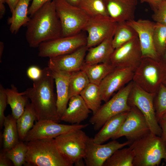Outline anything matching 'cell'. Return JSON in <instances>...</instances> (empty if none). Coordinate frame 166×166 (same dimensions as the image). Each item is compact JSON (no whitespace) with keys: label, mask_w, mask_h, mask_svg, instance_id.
Returning <instances> with one entry per match:
<instances>
[{"label":"cell","mask_w":166,"mask_h":166,"mask_svg":"<svg viewBox=\"0 0 166 166\" xmlns=\"http://www.w3.org/2000/svg\"><path fill=\"white\" fill-rule=\"evenodd\" d=\"M115 68L111 62L91 65L84 64L81 70L85 73L90 83L99 86L105 77Z\"/></svg>","instance_id":"obj_27"},{"label":"cell","mask_w":166,"mask_h":166,"mask_svg":"<svg viewBox=\"0 0 166 166\" xmlns=\"http://www.w3.org/2000/svg\"><path fill=\"white\" fill-rule=\"evenodd\" d=\"M128 111L119 113L108 120L93 138V141L101 144L112 139L120 128Z\"/></svg>","instance_id":"obj_23"},{"label":"cell","mask_w":166,"mask_h":166,"mask_svg":"<svg viewBox=\"0 0 166 166\" xmlns=\"http://www.w3.org/2000/svg\"><path fill=\"white\" fill-rule=\"evenodd\" d=\"M48 67L51 72L56 84L57 112L60 118L67 108L69 100V86L72 73L61 70L52 67Z\"/></svg>","instance_id":"obj_20"},{"label":"cell","mask_w":166,"mask_h":166,"mask_svg":"<svg viewBox=\"0 0 166 166\" xmlns=\"http://www.w3.org/2000/svg\"><path fill=\"white\" fill-rule=\"evenodd\" d=\"M135 70L131 68H116L99 85L102 101H108L113 94L132 80Z\"/></svg>","instance_id":"obj_17"},{"label":"cell","mask_w":166,"mask_h":166,"mask_svg":"<svg viewBox=\"0 0 166 166\" xmlns=\"http://www.w3.org/2000/svg\"><path fill=\"white\" fill-rule=\"evenodd\" d=\"M69 4L76 6H78L81 0H65Z\"/></svg>","instance_id":"obj_46"},{"label":"cell","mask_w":166,"mask_h":166,"mask_svg":"<svg viewBox=\"0 0 166 166\" xmlns=\"http://www.w3.org/2000/svg\"><path fill=\"white\" fill-rule=\"evenodd\" d=\"M14 165L12 161L6 156L5 152L2 151L0 155V166Z\"/></svg>","instance_id":"obj_41"},{"label":"cell","mask_w":166,"mask_h":166,"mask_svg":"<svg viewBox=\"0 0 166 166\" xmlns=\"http://www.w3.org/2000/svg\"><path fill=\"white\" fill-rule=\"evenodd\" d=\"M5 3V0H0V18L2 19L6 12V8L4 3Z\"/></svg>","instance_id":"obj_45"},{"label":"cell","mask_w":166,"mask_h":166,"mask_svg":"<svg viewBox=\"0 0 166 166\" xmlns=\"http://www.w3.org/2000/svg\"><path fill=\"white\" fill-rule=\"evenodd\" d=\"M133 85L131 81L119 90L108 101L101 105L98 111L90 118L89 121L95 131L100 130L106 122L119 113L129 111L131 107L128 103L129 94Z\"/></svg>","instance_id":"obj_8"},{"label":"cell","mask_w":166,"mask_h":166,"mask_svg":"<svg viewBox=\"0 0 166 166\" xmlns=\"http://www.w3.org/2000/svg\"><path fill=\"white\" fill-rule=\"evenodd\" d=\"M142 58V52L138 37L115 49L110 62L116 68H131L135 70Z\"/></svg>","instance_id":"obj_15"},{"label":"cell","mask_w":166,"mask_h":166,"mask_svg":"<svg viewBox=\"0 0 166 166\" xmlns=\"http://www.w3.org/2000/svg\"><path fill=\"white\" fill-rule=\"evenodd\" d=\"M3 126V151L5 152L14 147L19 141V139L17 120L12 114L6 117Z\"/></svg>","instance_id":"obj_26"},{"label":"cell","mask_w":166,"mask_h":166,"mask_svg":"<svg viewBox=\"0 0 166 166\" xmlns=\"http://www.w3.org/2000/svg\"><path fill=\"white\" fill-rule=\"evenodd\" d=\"M43 69L36 65H32L29 67L26 71L28 77L33 81L39 79L42 77Z\"/></svg>","instance_id":"obj_39"},{"label":"cell","mask_w":166,"mask_h":166,"mask_svg":"<svg viewBox=\"0 0 166 166\" xmlns=\"http://www.w3.org/2000/svg\"><path fill=\"white\" fill-rule=\"evenodd\" d=\"M152 15L155 22L166 25V0H164L159 5Z\"/></svg>","instance_id":"obj_37"},{"label":"cell","mask_w":166,"mask_h":166,"mask_svg":"<svg viewBox=\"0 0 166 166\" xmlns=\"http://www.w3.org/2000/svg\"><path fill=\"white\" fill-rule=\"evenodd\" d=\"M137 37L136 31L127 22L117 23L112 39L113 46L115 49Z\"/></svg>","instance_id":"obj_30"},{"label":"cell","mask_w":166,"mask_h":166,"mask_svg":"<svg viewBox=\"0 0 166 166\" xmlns=\"http://www.w3.org/2000/svg\"><path fill=\"white\" fill-rule=\"evenodd\" d=\"M156 116L158 122L166 113V86L162 83L160 85L154 99Z\"/></svg>","instance_id":"obj_36"},{"label":"cell","mask_w":166,"mask_h":166,"mask_svg":"<svg viewBox=\"0 0 166 166\" xmlns=\"http://www.w3.org/2000/svg\"><path fill=\"white\" fill-rule=\"evenodd\" d=\"M4 49V43L1 41L0 42V61L1 62V59L2 58V55L3 54V51Z\"/></svg>","instance_id":"obj_47"},{"label":"cell","mask_w":166,"mask_h":166,"mask_svg":"<svg viewBox=\"0 0 166 166\" xmlns=\"http://www.w3.org/2000/svg\"><path fill=\"white\" fill-rule=\"evenodd\" d=\"M30 17L25 33L30 47H38L43 42L61 37V26L53 0L44 4Z\"/></svg>","instance_id":"obj_1"},{"label":"cell","mask_w":166,"mask_h":166,"mask_svg":"<svg viewBox=\"0 0 166 166\" xmlns=\"http://www.w3.org/2000/svg\"><path fill=\"white\" fill-rule=\"evenodd\" d=\"M117 23L109 17H90L83 30L88 33L87 47L89 49L95 46L107 38H113Z\"/></svg>","instance_id":"obj_13"},{"label":"cell","mask_w":166,"mask_h":166,"mask_svg":"<svg viewBox=\"0 0 166 166\" xmlns=\"http://www.w3.org/2000/svg\"><path fill=\"white\" fill-rule=\"evenodd\" d=\"M32 0H20L8 18V23L12 34H15L22 26H26L30 17L28 16L29 5Z\"/></svg>","instance_id":"obj_24"},{"label":"cell","mask_w":166,"mask_h":166,"mask_svg":"<svg viewBox=\"0 0 166 166\" xmlns=\"http://www.w3.org/2000/svg\"><path fill=\"white\" fill-rule=\"evenodd\" d=\"M120 128L112 138L116 140L124 136L131 143L150 133L143 115L136 107L131 106Z\"/></svg>","instance_id":"obj_11"},{"label":"cell","mask_w":166,"mask_h":166,"mask_svg":"<svg viewBox=\"0 0 166 166\" xmlns=\"http://www.w3.org/2000/svg\"><path fill=\"white\" fill-rule=\"evenodd\" d=\"M113 38H107L97 45L89 48L84 64L91 65L110 62V58L115 49L112 44Z\"/></svg>","instance_id":"obj_22"},{"label":"cell","mask_w":166,"mask_h":166,"mask_svg":"<svg viewBox=\"0 0 166 166\" xmlns=\"http://www.w3.org/2000/svg\"><path fill=\"white\" fill-rule=\"evenodd\" d=\"M89 83L87 76L83 70H80L72 72L69 82V99L72 97L80 95Z\"/></svg>","instance_id":"obj_32"},{"label":"cell","mask_w":166,"mask_h":166,"mask_svg":"<svg viewBox=\"0 0 166 166\" xmlns=\"http://www.w3.org/2000/svg\"><path fill=\"white\" fill-rule=\"evenodd\" d=\"M78 7L90 17H109L103 0H81Z\"/></svg>","instance_id":"obj_33"},{"label":"cell","mask_w":166,"mask_h":166,"mask_svg":"<svg viewBox=\"0 0 166 166\" xmlns=\"http://www.w3.org/2000/svg\"><path fill=\"white\" fill-rule=\"evenodd\" d=\"M131 144L128 141L120 143L113 140L105 144L95 143L93 138H89L84 160L87 166H103L105 162L118 149Z\"/></svg>","instance_id":"obj_14"},{"label":"cell","mask_w":166,"mask_h":166,"mask_svg":"<svg viewBox=\"0 0 166 166\" xmlns=\"http://www.w3.org/2000/svg\"><path fill=\"white\" fill-rule=\"evenodd\" d=\"M89 108L94 114L101 106L102 101L98 85L89 83L80 93Z\"/></svg>","instance_id":"obj_29"},{"label":"cell","mask_w":166,"mask_h":166,"mask_svg":"<svg viewBox=\"0 0 166 166\" xmlns=\"http://www.w3.org/2000/svg\"><path fill=\"white\" fill-rule=\"evenodd\" d=\"M53 0H32L28 9V14L31 16L34 13L46 3Z\"/></svg>","instance_id":"obj_40"},{"label":"cell","mask_w":166,"mask_h":166,"mask_svg":"<svg viewBox=\"0 0 166 166\" xmlns=\"http://www.w3.org/2000/svg\"><path fill=\"white\" fill-rule=\"evenodd\" d=\"M88 49L85 45L70 53L49 58L48 66L71 73L81 70Z\"/></svg>","instance_id":"obj_18"},{"label":"cell","mask_w":166,"mask_h":166,"mask_svg":"<svg viewBox=\"0 0 166 166\" xmlns=\"http://www.w3.org/2000/svg\"><path fill=\"white\" fill-rule=\"evenodd\" d=\"M164 0H144V2L148 3L153 10L154 11L157 9L159 5Z\"/></svg>","instance_id":"obj_43"},{"label":"cell","mask_w":166,"mask_h":166,"mask_svg":"<svg viewBox=\"0 0 166 166\" xmlns=\"http://www.w3.org/2000/svg\"><path fill=\"white\" fill-rule=\"evenodd\" d=\"M161 60L164 63L166 62V50Z\"/></svg>","instance_id":"obj_48"},{"label":"cell","mask_w":166,"mask_h":166,"mask_svg":"<svg viewBox=\"0 0 166 166\" xmlns=\"http://www.w3.org/2000/svg\"><path fill=\"white\" fill-rule=\"evenodd\" d=\"M20 0H5V3L8 5L12 13L16 6Z\"/></svg>","instance_id":"obj_44"},{"label":"cell","mask_w":166,"mask_h":166,"mask_svg":"<svg viewBox=\"0 0 166 166\" xmlns=\"http://www.w3.org/2000/svg\"><path fill=\"white\" fill-rule=\"evenodd\" d=\"M20 140L13 148L5 152L6 156L14 166H22L26 163V158L28 150L27 144Z\"/></svg>","instance_id":"obj_35"},{"label":"cell","mask_w":166,"mask_h":166,"mask_svg":"<svg viewBox=\"0 0 166 166\" xmlns=\"http://www.w3.org/2000/svg\"><path fill=\"white\" fill-rule=\"evenodd\" d=\"M164 63V67H165V70H166V62H165V63Z\"/></svg>","instance_id":"obj_51"},{"label":"cell","mask_w":166,"mask_h":166,"mask_svg":"<svg viewBox=\"0 0 166 166\" xmlns=\"http://www.w3.org/2000/svg\"><path fill=\"white\" fill-rule=\"evenodd\" d=\"M158 122L162 130L160 137L164 143L166 144V120L160 119L159 121Z\"/></svg>","instance_id":"obj_42"},{"label":"cell","mask_w":166,"mask_h":166,"mask_svg":"<svg viewBox=\"0 0 166 166\" xmlns=\"http://www.w3.org/2000/svg\"><path fill=\"white\" fill-rule=\"evenodd\" d=\"M162 83L166 86V76L162 82Z\"/></svg>","instance_id":"obj_50"},{"label":"cell","mask_w":166,"mask_h":166,"mask_svg":"<svg viewBox=\"0 0 166 166\" xmlns=\"http://www.w3.org/2000/svg\"></svg>","instance_id":"obj_53"},{"label":"cell","mask_w":166,"mask_h":166,"mask_svg":"<svg viewBox=\"0 0 166 166\" xmlns=\"http://www.w3.org/2000/svg\"><path fill=\"white\" fill-rule=\"evenodd\" d=\"M62 30L61 37L76 34L83 30L90 17L78 6L65 0H53Z\"/></svg>","instance_id":"obj_7"},{"label":"cell","mask_w":166,"mask_h":166,"mask_svg":"<svg viewBox=\"0 0 166 166\" xmlns=\"http://www.w3.org/2000/svg\"><path fill=\"white\" fill-rule=\"evenodd\" d=\"M8 101L6 89L2 85H0V126L2 128L6 116L4 115V111L8 105Z\"/></svg>","instance_id":"obj_38"},{"label":"cell","mask_w":166,"mask_h":166,"mask_svg":"<svg viewBox=\"0 0 166 166\" xmlns=\"http://www.w3.org/2000/svg\"><path fill=\"white\" fill-rule=\"evenodd\" d=\"M87 36L81 32L76 34L43 42L38 47V55L49 58L72 53L86 45Z\"/></svg>","instance_id":"obj_10"},{"label":"cell","mask_w":166,"mask_h":166,"mask_svg":"<svg viewBox=\"0 0 166 166\" xmlns=\"http://www.w3.org/2000/svg\"><path fill=\"white\" fill-rule=\"evenodd\" d=\"M135 154L130 146L117 150L105 162L103 166H133Z\"/></svg>","instance_id":"obj_31"},{"label":"cell","mask_w":166,"mask_h":166,"mask_svg":"<svg viewBox=\"0 0 166 166\" xmlns=\"http://www.w3.org/2000/svg\"><path fill=\"white\" fill-rule=\"evenodd\" d=\"M136 31L140 46L142 58L148 57L161 60L154 44L153 33L155 22L148 20L140 19L127 21Z\"/></svg>","instance_id":"obj_16"},{"label":"cell","mask_w":166,"mask_h":166,"mask_svg":"<svg viewBox=\"0 0 166 166\" xmlns=\"http://www.w3.org/2000/svg\"><path fill=\"white\" fill-rule=\"evenodd\" d=\"M161 119L166 120V113H165L161 117Z\"/></svg>","instance_id":"obj_49"},{"label":"cell","mask_w":166,"mask_h":166,"mask_svg":"<svg viewBox=\"0 0 166 166\" xmlns=\"http://www.w3.org/2000/svg\"><path fill=\"white\" fill-rule=\"evenodd\" d=\"M141 3L144 2V0H140Z\"/></svg>","instance_id":"obj_52"},{"label":"cell","mask_w":166,"mask_h":166,"mask_svg":"<svg viewBox=\"0 0 166 166\" xmlns=\"http://www.w3.org/2000/svg\"><path fill=\"white\" fill-rule=\"evenodd\" d=\"M89 137L82 129H77L62 134L54 138L60 152L72 164L84 166L83 161L85 156Z\"/></svg>","instance_id":"obj_5"},{"label":"cell","mask_w":166,"mask_h":166,"mask_svg":"<svg viewBox=\"0 0 166 166\" xmlns=\"http://www.w3.org/2000/svg\"><path fill=\"white\" fill-rule=\"evenodd\" d=\"M131 144L135 154L133 166H158L162 159L166 160V144L160 136L150 133Z\"/></svg>","instance_id":"obj_4"},{"label":"cell","mask_w":166,"mask_h":166,"mask_svg":"<svg viewBox=\"0 0 166 166\" xmlns=\"http://www.w3.org/2000/svg\"><path fill=\"white\" fill-rule=\"evenodd\" d=\"M91 112L80 95L74 96L70 98L60 120L72 124H80L88 117Z\"/></svg>","instance_id":"obj_21"},{"label":"cell","mask_w":166,"mask_h":166,"mask_svg":"<svg viewBox=\"0 0 166 166\" xmlns=\"http://www.w3.org/2000/svg\"><path fill=\"white\" fill-rule=\"evenodd\" d=\"M109 17L118 23L134 20L137 0H103Z\"/></svg>","instance_id":"obj_19"},{"label":"cell","mask_w":166,"mask_h":166,"mask_svg":"<svg viewBox=\"0 0 166 166\" xmlns=\"http://www.w3.org/2000/svg\"><path fill=\"white\" fill-rule=\"evenodd\" d=\"M54 82L47 66L43 69L41 78L34 81L32 87L25 91L26 96L31 101L37 121L49 120L58 123L61 121L57 112Z\"/></svg>","instance_id":"obj_2"},{"label":"cell","mask_w":166,"mask_h":166,"mask_svg":"<svg viewBox=\"0 0 166 166\" xmlns=\"http://www.w3.org/2000/svg\"><path fill=\"white\" fill-rule=\"evenodd\" d=\"M26 166H72L59 150L54 138L44 139L27 142Z\"/></svg>","instance_id":"obj_3"},{"label":"cell","mask_w":166,"mask_h":166,"mask_svg":"<svg viewBox=\"0 0 166 166\" xmlns=\"http://www.w3.org/2000/svg\"><path fill=\"white\" fill-rule=\"evenodd\" d=\"M8 104L11 108L12 115L16 120L23 113L29 101L25 91L20 93L17 88L12 85L10 88L6 89Z\"/></svg>","instance_id":"obj_25"},{"label":"cell","mask_w":166,"mask_h":166,"mask_svg":"<svg viewBox=\"0 0 166 166\" xmlns=\"http://www.w3.org/2000/svg\"><path fill=\"white\" fill-rule=\"evenodd\" d=\"M166 76V70L161 60L142 58L134 71L132 81L145 91L156 93Z\"/></svg>","instance_id":"obj_6"},{"label":"cell","mask_w":166,"mask_h":166,"mask_svg":"<svg viewBox=\"0 0 166 166\" xmlns=\"http://www.w3.org/2000/svg\"><path fill=\"white\" fill-rule=\"evenodd\" d=\"M156 93H149L133 82L129 95L128 103L135 106L144 116L150 129V133L160 136L161 129L157 119L154 105Z\"/></svg>","instance_id":"obj_9"},{"label":"cell","mask_w":166,"mask_h":166,"mask_svg":"<svg viewBox=\"0 0 166 166\" xmlns=\"http://www.w3.org/2000/svg\"><path fill=\"white\" fill-rule=\"evenodd\" d=\"M37 121L35 111L31 103H27L25 110L17 120V124L19 139L23 141L28 132L32 128L34 122Z\"/></svg>","instance_id":"obj_28"},{"label":"cell","mask_w":166,"mask_h":166,"mask_svg":"<svg viewBox=\"0 0 166 166\" xmlns=\"http://www.w3.org/2000/svg\"><path fill=\"white\" fill-rule=\"evenodd\" d=\"M153 40L156 50L161 59L166 50V25L155 22Z\"/></svg>","instance_id":"obj_34"},{"label":"cell","mask_w":166,"mask_h":166,"mask_svg":"<svg viewBox=\"0 0 166 166\" xmlns=\"http://www.w3.org/2000/svg\"><path fill=\"white\" fill-rule=\"evenodd\" d=\"M88 124L66 125L49 120L37 121L23 141L28 142L39 139L55 138L65 133L87 127Z\"/></svg>","instance_id":"obj_12"}]
</instances>
